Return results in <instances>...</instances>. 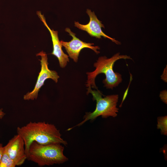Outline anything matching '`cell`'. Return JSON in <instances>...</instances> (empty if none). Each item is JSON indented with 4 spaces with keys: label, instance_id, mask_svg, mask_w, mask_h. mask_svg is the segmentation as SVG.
I'll return each instance as SVG.
<instances>
[{
    "label": "cell",
    "instance_id": "cell-9",
    "mask_svg": "<svg viewBox=\"0 0 167 167\" xmlns=\"http://www.w3.org/2000/svg\"><path fill=\"white\" fill-rule=\"evenodd\" d=\"M36 14L43 22L44 25L49 31L51 37L53 44V50L51 54L56 56L58 59L60 66L64 68L69 62L68 56L64 53L62 49V45L59 40L58 32L51 29L47 24L44 15L40 11H37Z\"/></svg>",
    "mask_w": 167,
    "mask_h": 167
},
{
    "label": "cell",
    "instance_id": "cell-3",
    "mask_svg": "<svg viewBox=\"0 0 167 167\" xmlns=\"http://www.w3.org/2000/svg\"><path fill=\"white\" fill-rule=\"evenodd\" d=\"M64 149L60 143L43 145L33 141L29 146L27 159L40 166L62 164L68 160L64 154Z\"/></svg>",
    "mask_w": 167,
    "mask_h": 167
},
{
    "label": "cell",
    "instance_id": "cell-12",
    "mask_svg": "<svg viewBox=\"0 0 167 167\" xmlns=\"http://www.w3.org/2000/svg\"><path fill=\"white\" fill-rule=\"evenodd\" d=\"M160 96L161 100L165 103L167 104L166 90H164L161 92Z\"/></svg>",
    "mask_w": 167,
    "mask_h": 167
},
{
    "label": "cell",
    "instance_id": "cell-8",
    "mask_svg": "<svg viewBox=\"0 0 167 167\" xmlns=\"http://www.w3.org/2000/svg\"><path fill=\"white\" fill-rule=\"evenodd\" d=\"M4 147L9 156L16 166L22 165L27 159L24 140L19 135H14Z\"/></svg>",
    "mask_w": 167,
    "mask_h": 167
},
{
    "label": "cell",
    "instance_id": "cell-2",
    "mask_svg": "<svg viewBox=\"0 0 167 167\" xmlns=\"http://www.w3.org/2000/svg\"><path fill=\"white\" fill-rule=\"evenodd\" d=\"M123 59H131L130 56L127 55H120L118 53L111 58H108L106 56L99 57L96 62L94 63L93 66L96 68L95 70L91 72H87V80L86 86L87 91L91 88L98 90L95 83V79L99 74L103 73L105 78L103 80L104 87L106 88L113 89L114 87L118 86L122 80V75L119 73L115 72L113 70L115 62L118 60Z\"/></svg>",
    "mask_w": 167,
    "mask_h": 167
},
{
    "label": "cell",
    "instance_id": "cell-11",
    "mask_svg": "<svg viewBox=\"0 0 167 167\" xmlns=\"http://www.w3.org/2000/svg\"><path fill=\"white\" fill-rule=\"evenodd\" d=\"M167 116L159 117L158 118L157 128L161 130V133L167 135Z\"/></svg>",
    "mask_w": 167,
    "mask_h": 167
},
{
    "label": "cell",
    "instance_id": "cell-5",
    "mask_svg": "<svg viewBox=\"0 0 167 167\" xmlns=\"http://www.w3.org/2000/svg\"><path fill=\"white\" fill-rule=\"evenodd\" d=\"M36 55L41 57V59L40 60L41 70L33 90L30 92H28L24 96V99L26 100L36 99L40 88L44 85V82L47 79H51L57 83L59 78L56 71L50 70L49 68L48 58L45 52L42 51L37 54Z\"/></svg>",
    "mask_w": 167,
    "mask_h": 167
},
{
    "label": "cell",
    "instance_id": "cell-10",
    "mask_svg": "<svg viewBox=\"0 0 167 167\" xmlns=\"http://www.w3.org/2000/svg\"><path fill=\"white\" fill-rule=\"evenodd\" d=\"M16 166L15 162L9 156L4 147V151L0 162V167H15Z\"/></svg>",
    "mask_w": 167,
    "mask_h": 167
},
{
    "label": "cell",
    "instance_id": "cell-15",
    "mask_svg": "<svg viewBox=\"0 0 167 167\" xmlns=\"http://www.w3.org/2000/svg\"><path fill=\"white\" fill-rule=\"evenodd\" d=\"M5 113L2 111V109H0V119H2Z\"/></svg>",
    "mask_w": 167,
    "mask_h": 167
},
{
    "label": "cell",
    "instance_id": "cell-7",
    "mask_svg": "<svg viewBox=\"0 0 167 167\" xmlns=\"http://www.w3.org/2000/svg\"><path fill=\"white\" fill-rule=\"evenodd\" d=\"M86 12L89 17V23L85 25L80 24L78 22H75V26L79 29L87 32L90 36L97 38L101 39V37L107 38L117 45L121 43L115 39L105 34L102 31V28H104V25L99 20L94 11L87 9Z\"/></svg>",
    "mask_w": 167,
    "mask_h": 167
},
{
    "label": "cell",
    "instance_id": "cell-6",
    "mask_svg": "<svg viewBox=\"0 0 167 167\" xmlns=\"http://www.w3.org/2000/svg\"><path fill=\"white\" fill-rule=\"evenodd\" d=\"M65 31L72 37V40L70 41H60L62 46L66 49L71 58L75 62H77L80 51L85 48H88L92 50L96 53H100L97 50L100 49L98 46H93V43H86L80 40L75 36V34L72 32L69 28H66Z\"/></svg>",
    "mask_w": 167,
    "mask_h": 167
},
{
    "label": "cell",
    "instance_id": "cell-13",
    "mask_svg": "<svg viewBox=\"0 0 167 167\" xmlns=\"http://www.w3.org/2000/svg\"><path fill=\"white\" fill-rule=\"evenodd\" d=\"M167 67L165 68L163 74L161 76V79L165 82H167Z\"/></svg>",
    "mask_w": 167,
    "mask_h": 167
},
{
    "label": "cell",
    "instance_id": "cell-4",
    "mask_svg": "<svg viewBox=\"0 0 167 167\" xmlns=\"http://www.w3.org/2000/svg\"><path fill=\"white\" fill-rule=\"evenodd\" d=\"M91 93L93 96V101H96L95 110L92 112H86L83 117V120L74 126L68 128L70 131L76 126H79L88 120L92 121L97 117L101 116L103 118L109 116L116 117L118 109L117 107L118 99V95H108L103 98V94L98 90H92L91 89L87 91L88 95Z\"/></svg>",
    "mask_w": 167,
    "mask_h": 167
},
{
    "label": "cell",
    "instance_id": "cell-14",
    "mask_svg": "<svg viewBox=\"0 0 167 167\" xmlns=\"http://www.w3.org/2000/svg\"><path fill=\"white\" fill-rule=\"evenodd\" d=\"M4 151V147H3L2 144L0 143V162Z\"/></svg>",
    "mask_w": 167,
    "mask_h": 167
},
{
    "label": "cell",
    "instance_id": "cell-1",
    "mask_svg": "<svg viewBox=\"0 0 167 167\" xmlns=\"http://www.w3.org/2000/svg\"><path fill=\"white\" fill-rule=\"evenodd\" d=\"M17 132L24 140L27 157L29 146L33 141L43 145L58 143L66 146L67 144L61 137L56 126L45 122H30L25 126L18 127Z\"/></svg>",
    "mask_w": 167,
    "mask_h": 167
}]
</instances>
